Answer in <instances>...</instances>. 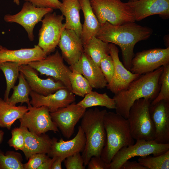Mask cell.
<instances>
[{
    "label": "cell",
    "instance_id": "24",
    "mask_svg": "<svg viewBox=\"0 0 169 169\" xmlns=\"http://www.w3.org/2000/svg\"><path fill=\"white\" fill-rule=\"evenodd\" d=\"M59 9L65 17V28L73 31L80 38L82 24L80 21L81 8L79 0H62Z\"/></svg>",
    "mask_w": 169,
    "mask_h": 169
},
{
    "label": "cell",
    "instance_id": "39",
    "mask_svg": "<svg viewBox=\"0 0 169 169\" xmlns=\"http://www.w3.org/2000/svg\"><path fill=\"white\" fill-rule=\"evenodd\" d=\"M39 8H50L53 9H60L62 3L59 0H24Z\"/></svg>",
    "mask_w": 169,
    "mask_h": 169
},
{
    "label": "cell",
    "instance_id": "37",
    "mask_svg": "<svg viewBox=\"0 0 169 169\" xmlns=\"http://www.w3.org/2000/svg\"><path fill=\"white\" fill-rule=\"evenodd\" d=\"M50 157L45 154L37 153L29 157L27 162L23 164L24 169H41Z\"/></svg>",
    "mask_w": 169,
    "mask_h": 169
},
{
    "label": "cell",
    "instance_id": "41",
    "mask_svg": "<svg viewBox=\"0 0 169 169\" xmlns=\"http://www.w3.org/2000/svg\"><path fill=\"white\" fill-rule=\"evenodd\" d=\"M120 169H147L136 161H130L129 160L125 161Z\"/></svg>",
    "mask_w": 169,
    "mask_h": 169
},
{
    "label": "cell",
    "instance_id": "36",
    "mask_svg": "<svg viewBox=\"0 0 169 169\" xmlns=\"http://www.w3.org/2000/svg\"><path fill=\"white\" fill-rule=\"evenodd\" d=\"M100 67L107 83H109L112 78L115 70L114 62L110 54L102 59Z\"/></svg>",
    "mask_w": 169,
    "mask_h": 169
},
{
    "label": "cell",
    "instance_id": "13",
    "mask_svg": "<svg viewBox=\"0 0 169 169\" xmlns=\"http://www.w3.org/2000/svg\"><path fill=\"white\" fill-rule=\"evenodd\" d=\"M86 109L74 102L50 114L52 120L63 136L69 139L74 134L75 125L83 117Z\"/></svg>",
    "mask_w": 169,
    "mask_h": 169
},
{
    "label": "cell",
    "instance_id": "14",
    "mask_svg": "<svg viewBox=\"0 0 169 169\" xmlns=\"http://www.w3.org/2000/svg\"><path fill=\"white\" fill-rule=\"evenodd\" d=\"M109 54L114 64L115 70L111 81L107 84L108 89L114 94L126 89L129 84L140 75L126 69L120 60L119 50L115 45L109 43Z\"/></svg>",
    "mask_w": 169,
    "mask_h": 169
},
{
    "label": "cell",
    "instance_id": "23",
    "mask_svg": "<svg viewBox=\"0 0 169 169\" xmlns=\"http://www.w3.org/2000/svg\"><path fill=\"white\" fill-rule=\"evenodd\" d=\"M20 127L24 137V148L22 151L27 160L34 154L48 153L52 143V139L48 135L45 133L38 135L29 131L27 128Z\"/></svg>",
    "mask_w": 169,
    "mask_h": 169
},
{
    "label": "cell",
    "instance_id": "44",
    "mask_svg": "<svg viewBox=\"0 0 169 169\" xmlns=\"http://www.w3.org/2000/svg\"><path fill=\"white\" fill-rule=\"evenodd\" d=\"M13 2L14 3L16 4L17 5H19L20 4L19 0H13Z\"/></svg>",
    "mask_w": 169,
    "mask_h": 169
},
{
    "label": "cell",
    "instance_id": "45",
    "mask_svg": "<svg viewBox=\"0 0 169 169\" xmlns=\"http://www.w3.org/2000/svg\"><path fill=\"white\" fill-rule=\"evenodd\" d=\"M3 47L0 45V49H1Z\"/></svg>",
    "mask_w": 169,
    "mask_h": 169
},
{
    "label": "cell",
    "instance_id": "12",
    "mask_svg": "<svg viewBox=\"0 0 169 169\" xmlns=\"http://www.w3.org/2000/svg\"><path fill=\"white\" fill-rule=\"evenodd\" d=\"M53 10L50 8L37 7L25 2L18 13L14 15L6 14L4 20L6 22L15 23L22 26L27 32L29 40L32 41L34 39L33 30L35 25L41 21L46 14L52 12Z\"/></svg>",
    "mask_w": 169,
    "mask_h": 169
},
{
    "label": "cell",
    "instance_id": "30",
    "mask_svg": "<svg viewBox=\"0 0 169 169\" xmlns=\"http://www.w3.org/2000/svg\"><path fill=\"white\" fill-rule=\"evenodd\" d=\"M21 64L18 62H6L0 63V70L3 72L6 80V88L4 100L7 101L10 91L15 85L19 75V67Z\"/></svg>",
    "mask_w": 169,
    "mask_h": 169
},
{
    "label": "cell",
    "instance_id": "17",
    "mask_svg": "<svg viewBox=\"0 0 169 169\" xmlns=\"http://www.w3.org/2000/svg\"><path fill=\"white\" fill-rule=\"evenodd\" d=\"M126 3L132 10L135 21L156 14L163 19L169 17V0H130Z\"/></svg>",
    "mask_w": 169,
    "mask_h": 169
},
{
    "label": "cell",
    "instance_id": "32",
    "mask_svg": "<svg viewBox=\"0 0 169 169\" xmlns=\"http://www.w3.org/2000/svg\"><path fill=\"white\" fill-rule=\"evenodd\" d=\"M138 162L147 169H169V150L158 156L140 157Z\"/></svg>",
    "mask_w": 169,
    "mask_h": 169
},
{
    "label": "cell",
    "instance_id": "43",
    "mask_svg": "<svg viewBox=\"0 0 169 169\" xmlns=\"http://www.w3.org/2000/svg\"><path fill=\"white\" fill-rule=\"evenodd\" d=\"M4 133L2 130H0V144L3 140Z\"/></svg>",
    "mask_w": 169,
    "mask_h": 169
},
{
    "label": "cell",
    "instance_id": "33",
    "mask_svg": "<svg viewBox=\"0 0 169 169\" xmlns=\"http://www.w3.org/2000/svg\"><path fill=\"white\" fill-rule=\"evenodd\" d=\"M21 154L13 151L4 154L0 150V169H24Z\"/></svg>",
    "mask_w": 169,
    "mask_h": 169
},
{
    "label": "cell",
    "instance_id": "22",
    "mask_svg": "<svg viewBox=\"0 0 169 169\" xmlns=\"http://www.w3.org/2000/svg\"><path fill=\"white\" fill-rule=\"evenodd\" d=\"M47 55L38 45L32 48L9 50L3 47L0 49V63L6 62H15L22 65L28 64L31 62L40 60Z\"/></svg>",
    "mask_w": 169,
    "mask_h": 169
},
{
    "label": "cell",
    "instance_id": "40",
    "mask_svg": "<svg viewBox=\"0 0 169 169\" xmlns=\"http://www.w3.org/2000/svg\"><path fill=\"white\" fill-rule=\"evenodd\" d=\"M88 169H108V164L100 157L92 156L87 165Z\"/></svg>",
    "mask_w": 169,
    "mask_h": 169
},
{
    "label": "cell",
    "instance_id": "42",
    "mask_svg": "<svg viewBox=\"0 0 169 169\" xmlns=\"http://www.w3.org/2000/svg\"><path fill=\"white\" fill-rule=\"evenodd\" d=\"M65 158V157L62 156L56 157L52 163L51 169H62V163Z\"/></svg>",
    "mask_w": 169,
    "mask_h": 169
},
{
    "label": "cell",
    "instance_id": "27",
    "mask_svg": "<svg viewBox=\"0 0 169 169\" xmlns=\"http://www.w3.org/2000/svg\"><path fill=\"white\" fill-rule=\"evenodd\" d=\"M109 44L96 36H94L83 45L84 52L100 67V63L102 59L106 55L109 54Z\"/></svg>",
    "mask_w": 169,
    "mask_h": 169
},
{
    "label": "cell",
    "instance_id": "28",
    "mask_svg": "<svg viewBox=\"0 0 169 169\" xmlns=\"http://www.w3.org/2000/svg\"><path fill=\"white\" fill-rule=\"evenodd\" d=\"M19 83L16 86H14L12 95L6 101L9 104L16 105L18 103L21 104L25 103L28 107L31 106L29 96L32 90L23 74L20 72L18 77Z\"/></svg>",
    "mask_w": 169,
    "mask_h": 169
},
{
    "label": "cell",
    "instance_id": "34",
    "mask_svg": "<svg viewBox=\"0 0 169 169\" xmlns=\"http://www.w3.org/2000/svg\"><path fill=\"white\" fill-rule=\"evenodd\" d=\"M159 79L160 89L156 98L151 101V105L165 100L169 101V64L164 66Z\"/></svg>",
    "mask_w": 169,
    "mask_h": 169
},
{
    "label": "cell",
    "instance_id": "7",
    "mask_svg": "<svg viewBox=\"0 0 169 169\" xmlns=\"http://www.w3.org/2000/svg\"><path fill=\"white\" fill-rule=\"evenodd\" d=\"M169 150V143H158L154 140H137L135 144L122 147L115 154L108 164V169H120L125 161L135 156L151 154L156 156Z\"/></svg>",
    "mask_w": 169,
    "mask_h": 169
},
{
    "label": "cell",
    "instance_id": "8",
    "mask_svg": "<svg viewBox=\"0 0 169 169\" xmlns=\"http://www.w3.org/2000/svg\"><path fill=\"white\" fill-rule=\"evenodd\" d=\"M63 15L55 12L46 14L42 19L38 33L39 46L47 55L54 51L58 45L62 32L65 29Z\"/></svg>",
    "mask_w": 169,
    "mask_h": 169
},
{
    "label": "cell",
    "instance_id": "1",
    "mask_svg": "<svg viewBox=\"0 0 169 169\" xmlns=\"http://www.w3.org/2000/svg\"><path fill=\"white\" fill-rule=\"evenodd\" d=\"M153 32L151 28L135 22L115 25L106 22L101 25L95 36L104 42L118 45L121 51L122 63L129 70L135 55V45L140 41L148 39Z\"/></svg>",
    "mask_w": 169,
    "mask_h": 169
},
{
    "label": "cell",
    "instance_id": "16",
    "mask_svg": "<svg viewBox=\"0 0 169 169\" xmlns=\"http://www.w3.org/2000/svg\"><path fill=\"white\" fill-rule=\"evenodd\" d=\"M29 95L31 98L30 103L32 106L39 107L45 106L50 112L65 107L75 100L74 95L67 88L60 89L46 96L31 90Z\"/></svg>",
    "mask_w": 169,
    "mask_h": 169
},
{
    "label": "cell",
    "instance_id": "31",
    "mask_svg": "<svg viewBox=\"0 0 169 169\" xmlns=\"http://www.w3.org/2000/svg\"><path fill=\"white\" fill-rule=\"evenodd\" d=\"M69 78L71 91L75 95L84 97L92 91L93 88L87 79L81 74L71 71Z\"/></svg>",
    "mask_w": 169,
    "mask_h": 169
},
{
    "label": "cell",
    "instance_id": "19",
    "mask_svg": "<svg viewBox=\"0 0 169 169\" xmlns=\"http://www.w3.org/2000/svg\"><path fill=\"white\" fill-rule=\"evenodd\" d=\"M19 71L23 74L32 90L40 94L46 96L67 88L60 81H55L52 78L41 79L36 70L28 64L20 65Z\"/></svg>",
    "mask_w": 169,
    "mask_h": 169
},
{
    "label": "cell",
    "instance_id": "46",
    "mask_svg": "<svg viewBox=\"0 0 169 169\" xmlns=\"http://www.w3.org/2000/svg\"><path fill=\"white\" fill-rule=\"evenodd\" d=\"M137 0H133V1H136Z\"/></svg>",
    "mask_w": 169,
    "mask_h": 169
},
{
    "label": "cell",
    "instance_id": "21",
    "mask_svg": "<svg viewBox=\"0 0 169 169\" xmlns=\"http://www.w3.org/2000/svg\"><path fill=\"white\" fill-rule=\"evenodd\" d=\"M70 69L81 74L93 88L102 89L106 87L108 83L100 67L84 52L78 62Z\"/></svg>",
    "mask_w": 169,
    "mask_h": 169
},
{
    "label": "cell",
    "instance_id": "18",
    "mask_svg": "<svg viewBox=\"0 0 169 169\" xmlns=\"http://www.w3.org/2000/svg\"><path fill=\"white\" fill-rule=\"evenodd\" d=\"M63 59L70 65L74 66L84 52L83 44L79 37L73 31L64 29L58 44Z\"/></svg>",
    "mask_w": 169,
    "mask_h": 169
},
{
    "label": "cell",
    "instance_id": "2",
    "mask_svg": "<svg viewBox=\"0 0 169 169\" xmlns=\"http://www.w3.org/2000/svg\"><path fill=\"white\" fill-rule=\"evenodd\" d=\"M163 70L162 66L154 71L140 75L125 89L114 94L116 113L127 119L130 109L136 100L148 99L152 101L160 91L159 79Z\"/></svg>",
    "mask_w": 169,
    "mask_h": 169
},
{
    "label": "cell",
    "instance_id": "35",
    "mask_svg": "<svg viewBox=\"0 0 169 169\" xmlns=\"http://www.w3.org/2000/svg\"><path fill=\"white\" fill-rule=\"evenodd\" d=\"M11 133L12 137L8 140V144L16 151H23L24 146V137L22 128L20 127L13 128Z\"/></svg>",
    "mask_w": 169,
    "mask_h": 169
},
{
    "label": "cell",
    "instance_id": "10",
    "mask_svg": "<svg viewBox=\"0 0 169 169\" xmlns=\"http://www.w3.org/2000/svg\"><path fill=\"white\" fill-rule=\"evenodd\" d=\"M28 107V111L19 119L20 126L27 128L29 131L38 135L49 131L54 133L59 131L47 107H35L31 105Z\"/></svg>",
    "mask_w": 169,
    "mask_h": 169
},
{
    "label": "cell",
    "instance_id": "11",
    "mask_svg": "<svg viewBox=\"0 0 169 169\" xmlns=\"http://www.w3.org/2000/svg\"><path fill=\"white\" fill-rule=\"evenodd\" d=\"M41 74L52 77L63 83L71 91L69 76L71 70L64 63V59L58 50L44 59L31 62L28 64Z\"/></svg>",
    "mask_w": 169,
    "mask_h": 169
},
{
    "label": "cell",
    "instance_id": "9",
    "mask_svg": "<svg viewBox=\"0 0 169 169\" xmlns=\"http://www.w3.org/2000/svg\"><path fill=\"white\" fill-rule=\"evenodd\" d=\"M169 64V47L137 52L133 58L129 70L140 75L152 72Z\"/></svg>",
    "mask_w": 169,
    "mask_h": 169
},
{
    "label": "cell",
    "instance_id": "26",
    "mask_svg": "<svg viewBox=\"0 0 169 169\" xmlns=\"http://www.w3.org/2000/svg\"><path fill=\"white\" fill-rule=\"evenodd\" d=\"M28 110L26 106L11 105L0 98V127L10 130L15 121L22 118Z\"/></svg>",
    "mask_w": 169,
    "mask_h": 169
},
{
    "label": "cell",
    "instance_id": "4",
    "mask_svg": "<svg viewBox=\"0 0 169 169\" xmlns=\"http://www.w3.org/2000/svg\"><path fill=\"white\" fill-rule=\"evenodd\" d=\"M103 120L106 141L100 157L109 164L120 149L134 144L135 141L131 135L127 119L120 115L107 111Z\"/></svg>",
    "mask_w": 169,
    "mask_h": 169
},
{
    "label": "cell",
    "instance_id": "6",
    "mask_svg": "<svg viewBox=\"0 0 169 169\" xmlns=\"http://www.w3.org/2000/svg\"><path fill=\"white\" fill-rule=\"evenodd\" d=\"M101 25L106 22L115 25L135 22L132 9L121 0H90Z\"/></svg>",
    "mask_w": 169,
    "mask_h": 169
},
{
    "label": "cell",
    "instance_id": "5",
    "mask_svg": "<svg viewBox=\"0 0 169 169\" xmlns=\"http://www.w3.org/2000/svg\"><path fill=\"white\" fill-rule=\"evenodd\" d=\"M151 101L148 99H140L134 102L130 109L127 119L134 140H154L155 129L149 113Z\"/></svg>",
    "mask_w": 169,
    "mask_h": 169
},
{
    "label": "cell",
    "instance_id": "38",
    "mask_svg": "<svg viewBox=\"0 0 169 169\" xmlns=\"http://www.w3.org/2000/svg\"><path fill=\"white\" fill-rule=\"evenodd\" d=\"M66 169H84V162L80 152H77L67 157L64 160Z\"/></svg>",
    "mask_w": 169,
    "mask_h": 169
},
{
    "label": "cell",
    "instance_id": "15",
    "mask_svg": "<svg viewBox=\"0 0 169 169\" xmlns=\"http://www.w3.org/2000/svg\"><path fill=\"white\" fill-rule=\"evenodd\" d=\"M149 113L155 129L154 141L169 143V101L162 100L150 105Z\"/></svg>",
    "mask_w": 169,
    "mask_h": 169
},
{
    "label": "cell",
    "instance_id": "29",
    "mask_svg": "<svg viewBox=\"0 0 169 169\" xmlns=\"http://www.w3.org/2000/svg\"><path fill=\"white\" fill-rule=\"evenodd\" d=\"M77 104L86 109L93 106L105 107L109 109H115V104L113 98L106 93L100 94L92 91L86 94Z\"/></svg>",
    "mask_w": 169,
    "mask_h": 169
},
{
    "label": "cell",
    "instance_id": "3",
    "mask_svg": "<svg viewBox=\"0 0 169 169\" xmlns=\"http://www.w3.org/2000/svg\"><path fill=\"white\" fill-rule=\"evenodd\" d=\"M107 111L95 108L86 110L80 125L86 139L84 149L82 156L84 165L86 166L93 156L100 157L106 141L104 117Z\"/></svg>",
    "mask_w": 169,
    "mask_h": 169
},
{
    "label": "cell",
    "instance_id": "47",
    "mask_svg": "<svg viewBox=\"0 0 169 169\" xmlns=\"http://www.w3.org/2000/svg\"></svg>",
    "mask_w": 169,
    "mask_h": 169
},
{
    "label": "cell",
    "instance_id": "25",
    "mask_svg": "<svg viewBox=\"0 0 169 169\" xmlns=\"http://www.w3.org/2000/svg\"><path fill=\"white\" fill-rule=\"evenodd\" d=\"M84 16L80 38L83 45L95 36L101 26L92 9L90 0H79Z\"/></svg>",
    "mask_w": 169,
    "mask_h": 169
},
{
    "label": "cell",
    "instance_id": "20",
    "mask_svg": "<svg viewBox=\"0 0 169 169\" xmlns=\"http://www.w3.org/2000/svg\"><path fill=\"white\" fill-rule=\"evenodd\" d=\"M85 143V136L80 125L76 135L71 140L65 141L61 138L58 141L56 138L53 137L50 150L47 155L50 158L62 156L66 158L77 152H82Z\"/></svg>",
    "mask_w": 169,
    "mask_h": 169
}]
</instances>
